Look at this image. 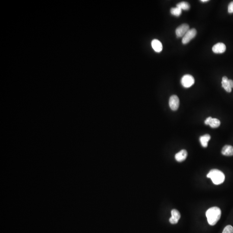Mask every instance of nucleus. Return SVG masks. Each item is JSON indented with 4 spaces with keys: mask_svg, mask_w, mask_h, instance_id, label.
I'll use <instances>...</instances> for the list:
<instances>
[{
    "mask_svg": "<svg viewBox=\"0 0 233 233\" xmlns=\"http://www.w3.org/2000/svg\"><path fill=\"white\" fill-rule=\"evenodd\" d=\"M206 215L208 223L210 225L214 226L220 219L221 215V210L218 207H213L207 210Z\"/></svg>",
    "mask_w": 233,
    "mask_h": 233,
    "instance_id": "obj_1",
    "label": "nucleus"
},
{
    "mask_svg": "<svg viewBox=\"0 0 233 233\" xmlns=\"http://www.w3.org/2000/svg\"><path fill=\"white\" fill-rule=\"evenodd\" d=\"M207 177L212 180L213 184L215 185H219L222 184L225 180L224 174L218 169H213L210 170L207 175Z\"/></svg>",
    "mask_w": 233,
    "mask_h": 233,
    "instance_id": "obj_2",
    "label": "nucleus"
},
{
    "mask_svg": "<svg viewBox=\"0 0 233 233\" xmlns=\"http://www.w3.org/2000/svg\"><path fill=\"white\" fill-rule=\"evenodd\" d=\"M195 83V80L192 75L186 74L182 77L181 83L182 85L185 88H189L193 86Z\"/></svg>",
    "mask_w": 233,
    "mask_h": 233,
    "instance_id": "obj_3",
    "label": "nucleus"
},
{
    "mask_svg": "<svg viewBox=\"0 0 233 233\" xmlns=\"http://www.w3.org/2000/svg\"><path fill=\"white\" fill-rule=\"evenodd\" d=\"M197 31L195 29L189 30L183 37L182 42L183 44H187L196 36Z\"/></svg>",
    "mask_w": 233,
    "mask_h": 233,
    "instance_id": "obj_4",
    "label": "nucleus"
},
{
    "mask_svg": "<svg viewBox=\"0 0 233 233\" xmlns=\"http://www.w3.org/2000/svg\"><path fill=\"white\" fill-rule=\"evenodd\" d=\"M169 106L173 111H176L180 105L179 99L177 95H172L170 97L169 101Z\"/></svg>",
    "mask_w": 233,
    "mask_h": 233,
    "instance_id": "obj_5",
    "label": "nucleus"
},
{
    "mask_svg": "<svg viewBox=\"0 0 233 233\" xmlns=\"http://www.w3.org/2000/svg\"><path fill=\"white\" fill-rule=\"evenodd\" d=\"M189 26L186 23L182 24L179 26L176 30V34L177 37H184L187 32L189 30Z\"/></svg>",
    "mask_w": 233,
    "mask_h": 233,
    "instance_id": "obj_6",
    "label": "nucleus"
},
{
    "mask_svg": "<svg viewBox=\"0 0 233 233\" xmlns=\"http://www.w3.org/2000/svg\"><path fill=\"white\" fill-rule=\"evenodd\" d=\"M171 217L169 219V221L172 224H176L181 218V214L180 212L176 209H174L171 210Z\"/></svg>",
    "mask_w": 233,
    "mask_h": 233,
    "instance_id": "obj_7",
    "label": "nucleus"
},
{
    "mask_svg": "<svg viewBox=\"0 0 233 233\" xmlns=\"http://www.w3.org/2000/svg\"><path fill=\"white\" fill-rule=\"evenodd\" d=\"M205 124L206 125H209L211 127L215 128L220 126V122L219 120L216 118H213L210 116L206 120Z\"/></svg>",
    "mask_w": 233,
    "mask_h": 233,
    "instance_id": "obj_8",
    "label": "nucleus"
},
{
    "mask_svg": "<svg viewBox=\"0 0 233 233\" xmlns=\"http://www.w3.org/2000/svg\"><path fill=\"white\" fill-rule=\"evenodd\" d=\"M226 47L223 43H218L213 46L212 50L215 54H222L225 52Z\"/></svg>",
    "mask_w": 233,
    "mask_h": 233,
    "instance_id": "obj_9",
    "label": "nucleus"
},
{
    "mask_svg": "<svg viewBox=\"0 0 233 233\" xmlns=\"http://www.w3.org/2000/svg\"><path fill=\"white\" fill-rule=\"evenodd\" d=\"M188 155V152L186 150H181L175 155V159L178 162H182L187 159Z\"/></svg>",
    "mask_w": 233,
    "mask_h": 233,
    "instance_id": "obj_10",
    "label": "nucleus"
},
{
    "mask_svg": "<svg viewBox=\"0 0 233 233\" xmlns=\"http://www.w3.org/2000/svg\"><path fill=\"white\" fill-rule=\"evenodd\" d=\"M151 45L153 49L155 52H162L163 46H162V43L158 39H153L152 41Z\"/></svg>",
    "mask_w": 233,
    "mask_h": 233,
    "instance_id": "obj_11",
    "label": "nucleus"
},
{
    "mask_svg": "<svg viewBox=\"0 0 233 233\" xmlns=\"http://www.w3.org/2000/svg\"><path fill=\"white\" fill-rule=\"evenodd\" d=\"M221 153L224 156H233V147L230 145H225L221 150Z\"/></svg>",
    "mask_w": 233,
    "mask_h": 233,
    "instance_id": "obj_12",
    "label": "nucleus"
},
{
    "mask_svg": "<svg viewBox=\"0 0 233 233\" xmlns=\"http://www.w3.org/2000/svg\"><path fill=\"white\" fill-rule=\"evenodd\" d=\"M221 84H222V87L227 92H231V91L232 89L230 85L229 79L227 77L224 76L222 77Z\"/></svg>",
    "mask_w": 233,
    "mask_h": 233,
    "instance_id": "obj_13",
    "label": "nucleus"
},
{
    "mask_svg": "<svg viewBox=\"0 0 233 233\" xmlns=\"http://www.w3.org/2000/svg\"><path fill=\"white\" fill-rule=\"evenodd\" d=\"M210 139L211 136L208 134L201 136L199 138V141H200L202 146L204 148L207 147L208 142L210 141Z\"/></svg>",
    "mask_w": 233,
    "mask_h": 233,
    "instance_id": "obj_14",
    "label": "nucleus"
},
{
    "mask_svg": "<svg viewBox=\"0 0 233 233\" xmlns=\"http://www.w3.org/2000/svg\"><path fill=\"white\" fill-rule=\"evenodd\" d=\"M176 7L179 8L181 10H188L190 9V5L187 2H183L178 3Z\"/></svg>",
    "mask_w": 233,
    "mask_h": 233,
    "instance_id": "obj_15",
    "label": "nucleus"
},
{
    "mask_svg": "<svg viewBox=\"0 0 233 233\" xmlns=\"http://www.w3.org/2000/svg\"><path fill=\"white\" fill-rule=\"evenodd\" d=\"M170 12L172 15L176 16H179L181 14L182 10L176 7V8H171Z\"/></svg>",
    "mask_w": 233,
    "mask_h": 233,
    "instance_id": "obj_16",
    "label": "nucleus"
},
{
    "mask_svg": "<svg viewBox=\"0 0 233 233\" xmlns=\"http://www.w3.org/2000/svg\"><path fill=\"white\" fill-rule=\"evenodd\" d=\"M222 233H233V227L231 225L227 226L223 230Z\"/></svg>",
    "mask_w": 233,
    "mask_h": 233,
    "instance_id": "obj_17",
    "label": "nucleus"
},
{
    "mask_svg": "<svg viewBox=\"0 0 233 233\" xmlns=\"http://www.w3.org/2000/svg\"><path fill=\"white\" fill-rule=\"evenodd\" d=\"M228 12L229 13H233V2H231L229 4L228 6Z\"/></svg>",
    "mask_w": 233,
    "mask_h": 233,
    "instance_id": "obj_18",
    "label": "nucleus"
},
{
    "mask_svg": "<svg viewBox=\"0 0 233 233\" xmlns=\"http://www.w3.org/2000/svg\"><path fill=\"white\" fill-rule=\"evenodd\" d=\"M229 82L230 85L232 89L233 88V81L231 80H229Z\"/></svg>",
    "mask_w": 233,
    "mask_h": 233,
    "instance_id": "obj_19",
    "label": "nucleus"
},
{
    "mask_svg": "<svg viewBox=\"0 0 233 233\" xmlns=\"http://www.w3.org/2000/svg\"><path fill=\"white\" fill-rule=\"evenodd\" d=\"M200 2H202L205 3L207 2H209V0H201Z\"/></svg>",
    "mask_w": 233,
    "mask_h": 233,
    "instance_id": "obj_20",
    "label": "nucleus"
}]
</instances>
